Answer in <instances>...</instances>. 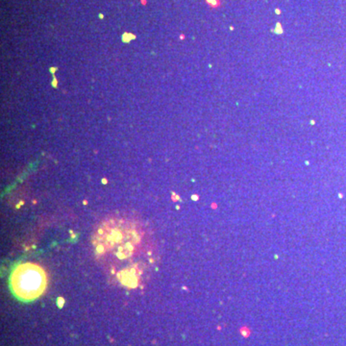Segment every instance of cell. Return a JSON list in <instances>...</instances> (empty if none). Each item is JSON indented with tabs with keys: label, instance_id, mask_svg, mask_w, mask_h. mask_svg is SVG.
I'll list each match as a JSON object with an SVG mask.
<instances>
[{
	"label": "cell",
	"instance_id": "6da1fadb",
	"mask_svg": "<svg viewBox=\"0 0 346 346\" xmlns=\"http://www.w3.org/2000/svg\"><path fill=\"white\" fill-rule=\"evenodd\" d=\"M141 242V233L132 222L122 219H111L96 231L93 244L98 254L112 252L119 260L133 256Z\"/></svg>",
	"mask_w": 346,
	"mask_h": 346
},
{
	"label": "cell",
	"instance_id": "7a4b0ae2",
	"mask_svg": "<svg viewBox=\"0 0 346 346\" xmlns=\"http://www.w3.org/2000/svg\"><path fill=\"white\" fill-rule=\"evenodd\" d=\"M48 285V276L42 266L24 262L15 266L10 277V286L15 297L23 301L41 297Z\"/></svg>",
	"mask_w": 346,
	"mask_h": 346
},
{
	"label": "cell",
	"instance_id": "3957f363",
	"mask_svg": "<svg viewBox=\"0 0 346 346\" xmlns=\"http://www.w3.org/2000/svg\"><path fill=\"white\" fill-rule=\"evenodd\" d=\"M140 274L141 271L139 270V268H138V266L132 265L126 269L121 270L118 273V278L122 285L128 288H135L138 284Z\"/></svg>",
	"mask_w": 346,
	"mask_h": 346
}]
</instances>
